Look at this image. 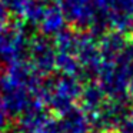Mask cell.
Returning a JSON list of instances; mask_svg holds the SVG:
<instances>
[{
	"label": "cell",
	"instance_id": "1",
	"mask_svg": "<svg viewBox=\"0 0 133 133\" xmlns=\"http://www.w3.org/2000/svg\"><path fill=\"white\" fill-rule=\"evenodd\" d=\"M83 87L80 86V80L64 75L43 84V103L50 107L52 113L60 115L73 109L80 102Z\"/></svg>",
	"mask_w": 133,
	"mask_h": 133
},
{
	"label": "cell",
	"instance_id": "2",
	"mask_svg": "<svg viewBox=\"0 0 133 133\" xmlns=\"http://www.w3.org/2000/svg\"><path fill=\"white\" fill-rule=\"evenodd\" d=\"M30 37L17 23H4L0 26V62L13 64L24 60L27 56Z\"/></svg>",
	"mask_w": 133,
	"mask_h": 133
},
{
	"label": "cell",
	"instance_id": "3",
	"mask_svg": "<svg viewBox=\"0 0 133 133\" xmlns=\"http://www.w3.org/2000/svg\"><path fill=\"white\" fill-rule=\"evenodd\" d=\"M29 63L40 76H47L56 69V46L55 40H50L49 36H35L30 37L29 49Z\"/></svg>",
	"mask_w": 133,
	"mask_h": 133
},
{
	"label": "cell",
	"instance_id": "4",
	"mask_svg": "<svg viewBox=\"0 0 133 133\" xmlns=\"http://www.w3.org/2000/svg\"><path fill=\"white\" fill-rule=\"evenodd\" d=\"M66 20L80 30L93 27L96 20V0H56Z\"/></svg>",
	"mask_w": 133,
	"mask_h": 133
},
{
	"label": "cell",
	"instance_id": "5",
	"mask_svg": "<svg viewBox=\"0 0 133 133\" xmlns=\"http://www.w3.org/2000/svg\"><path fill=\"white\" fill-rule=\"evenodd\" d=\"M7 19H9V13L3 4V0H0V26L7 23Z\"/></svg>",
	"mask_w": 133,
	"mask_h": 133
},
{
	"label": "cell",
	"instance_id": "6",
	"mask_svg": "<svg viewBox=\"0 0 133 133\" xmlns=\"http://www.w3.org/2000/svg\"><path fill=\"white\" fill-rule=\"evenodd\" d=\"M129 95L133 97V82H132V84H130V89H129Z\"/></svg>",
	"mask_w": 133,
	"mask_h": 133
}]
</instances>
